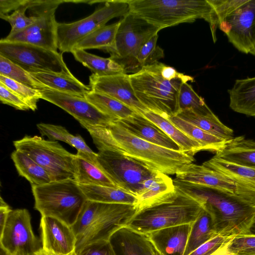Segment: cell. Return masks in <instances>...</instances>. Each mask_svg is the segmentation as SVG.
Masks as SVG:
<instances>
[{
    "instance_id": "obj_1",
    "label": "cell",
    "mask_w": 255,
    "mask_h": 255,
    "mask_svg": "<svg viewBox=\"0 0 255 255\" xmlns=\"http://www.w3.org/2000/svg\"><path fill=\"white\" fill-rule=\"evenodd\" d=\"M90 133L98 149H114L149 169L167 175L176 174L195 160L194 155L165 148L134 135L118 122L107 127L83 126Z\"/></svg>"
},
{
    "instance_id": "obj_2",
    "label": "cell",
    "mask_w": 255,
    "mask_h": 255,
    "mask_svg": "<svg viewBox=\"0 0 255 255\" xmlns=\"http://www.w3.org/2000/svg\"><path fill=\"white\" fill-rule=\"evenodd\" d=\"M176 189L204 204L219 234L236 236L251 234L255 227V208L235 196L173 179Z\"/></svg>"
},
{
    "instance_id": "obj_3",
    "label": "cell",
    "mask_w": 255,
    "mask_h": 255,
    "mask_svg": "<svg viewBox=\"0 0 255 255\" xmlns=\"http://www.w3.org/2000/svg\"><path fill=\"white\" fill-rule=\"evenodd\" d=\"M129 12L160 29L204 19L210 25L213 39L219 21L208 0H127Z\"/></svg>"
},
{
    "instance_id": "obj_4",
    "label": "cell",
    "mask_w": 255,
    "mask_h": 255,
    "mask_svg": "<svg viewBox=\"0 0 255 255\" xmlns=\"http://www.w3.org/2000/svg\"><path fill=\"white\" fill-rule=\"evenodd\" d=\"M136 210L135 205L87 200L71 226L76 238L75 253L88 245L110 241L116 231L127 226Z\"/></svg>"
},
{
    "instance_id": "obj_5",
    "label": "cell",
    "mask_w": 255,
    "mask_h": 255,
    "mask_svg": "<svg viewBox=\"0 0 255 255\" xmlns=\"http://www.w3.org/2000/svg\"><path fill=\"white\" fill-rule=\"evenodd\" d=\"M163 64L157 62L144 66L129 77L139 101L148 111L166 118L178 112V98L182 84L194 80L183 73L176 79L167 80L161 74Z\"/></svg>"
},
{
    "instance_id": "obj_6",
    "label": "cell",
    "mask_w": 255,
    "mask_h": 255,
    "mask_svg": "<svg viewBox=\"0 0 255 255\" xmlns=\"http://www.w3.org/2000/svg\"><path fill=\"white\" fill-rule=\"evenodd\" d=\"M176 190L173 195L137 210L127 227L147 234L163 228L192 224L205 209L204 204Z\"/></svg>"
},
{
    "instance_id": "obj_7",
    "label": "cell",
    "mask_w": 255,
    "mask_h": 255,
    "mask_svg": "<svg viewBox=\"0 0 255 255\" xmlns=\"http://www.w3.org/2000/svg\"><path fill=\"white\" fill-rule=\"evenodd\" d=\"M34 208L42 216L57 218L70 226L76 221L87 199L74 179L31 186Z\"/></svg>"
},
{
    "instance_id": "obj_8",
    "label": "cell",
    "mask_w": 255,
    "mask_h": 255,
    "mask_svg": "<svg viewBox=\"0 0 255 255\" xmlns=\"http://www.w3.org/2000/svg\"><path fill=\"white\" fill-rule=\"evenodd\" d=\"M119 22L110 57L122 66L126 73H135L141 69L137 59L141 48L161 29L129 11Z\"/></svg>"
},
{
    "instance_id": "obj_9",
    "label": "cell",
    "mask_w": 255,
    "mask_h": 255,
    "mask_svg": "<svg viewBox=\"0 0 255 255\" xmlns=\"http://www.w3.org/2000/svg\"><path fill=\"white\" fill-rule=\"evenodd\" d=\"M16 150L31 158L42 167L52 181L75 180V154L66 150L57 141L41 137L26 135L13 141Z\"/></svg>"
},
{
    "instance_id": "obj_10",
    "label": "cell",
    "mask_w": 255,
    "mask_h": 255,
    "mask_svg": "<svg viewBox=\"0 0 255 255\" xmlns=\"http://www.w3.org/2000/svg\"><path fill=\"white\" fill-rule=\"evenodd\" d=\"M98 150V166L117 187L136 197L144 181L158 173L117 150L106 147Z\"/></svg>"
},
{
    "instance_id": "obj_11",
    "label": "cell",
    "mask_w": 255,
    "mask_h": 255,
    "mask_svg": "<svg viewBox=\"0 0 255 255\" xmlns=\"http://www.w3.org/2000/svg\"><path fill=\"white\" fill-rule=\"evenodd\" d=\"M65 0H31L30 16H35L34 23L18 32L8 34L3 40L34 45L57 51V27L55 11Z\"/></svg>"
},
{
    "instance_id": "obj_12",
    "label": "cell",
    "mask_w": 255,
    "mask_h": 255,
    "mask_svg": "<svg viewBox=\"0 0 255 255\" xmlns=\"http://www.w3.org/2000/svg\"><path fill=\"white\" fill-rule=\"evenodd\" d=\"M0 55L28 72H48L73 76L62 53L29 44L0 40Z\"/></svg>"
},
{
    "instance_id": "obj_13",
    "label": "cell",
    "mask_w": 255,
    "mask_h": 255,
    "mask_svg": "<svg viewBox=\"0 0 255 255\" xmlns=\"http://www.w3.org/2000/svg\"><path fill=\"white\" fill-rule=\"evenodd\" d=\"M129 11L127 0L105 1L87 17L71 23H58L57 46L62 52H71L74 46L87 35L104 26L111 19L123 17Z\"/></svg>"
},
{
    "instance_id": "obj_14",
    "label": "cell",
    "mask_w": 255,
    "mask_h": 255,
    "mask_svg": "<svg viewBox=\"0 0 255 255\" xmlns=\"http://www.w3.org/2000/svg\"><path fill=\"white\" fill-rule=\"evenodd\" d=\"M0 246L11 255H34L42 249V243L33 232L27 210H12L9 213L0 233Z\"/></svg>"
},
{
    "instance_id": "obj_15",
    "label": "cell",
    "mask_w": 255,
    "mask_h": 255,
    "mask_svg": "<svg viewBox=\"0 0 255 255\" xmlns=\"http://www.w3.org/2000/svg\"><path fill=\"white\" fill-rule=\"evenodd\" d=\"M218 27L237 49L255 56V0H247Z\"/></svg>"
},
{
    "instance_id": "obj_16",
    "label": "cell",
    "mask_w": 255,
    "mask_h": 255,
    "mask_svg": "<svg viewBox=\"0 0 255 255\" xmlns=\"http://www.w3.org/2000/svg\"><path fill=\"white\" fill-rule=\"evenodd\" d=\"M41 99L62 109L84 126L107 127L117 120L99 111L85 97L45 89L40 90Z\"/></svg>"
},
{
    "instance_id": "obj_17",
    "label": "cell",
    "mask_w": 255,
    "mask_h": 255,
    "mask_svg": "<svg viewBox=\"0 0 255 255\" xmlns=\"http://www.w3.org/2000/svg\"><path fill=\"white\" fill-rule=\"evenodd\" d=\"M89 86L92 91L112 97L138 114L148 111L136 97L128 74L99 76L93 73L89 77Z\"/></svg>"
},
{
    "instance_id": "obj_18",
    "label": "cell",
    "mask_w": 255,
    "mask_h": 255,
    "mask_svg": "<svg viewBox=\"0 0 255 255\" xmlns=\"http://www.w3.org/2000/svg\"><path fill=\"white\" fill-rule=\"evenodd\" d=\"M202 164L231 179L235 184V196L255 208V168L238 165L214 156Z\"/></svg>"
},
{
    "instance_id": "obj_19",
    "label": "cell",
    "mask_w": 255,
    "mask_h": 255,
    "mask_svg": "<svg viewBox=\"0 0 255 255\" xmlns=\"http://www.w3.org/2000/svg\"><path fill=\"white\" fill-rule=\"evenodd\" d=\"M42 249L59 255H73L76 238L71 226L54 217L42 216L40 221Z\"/></svg>"
},
{
    "instance_id": "obj_20",
    "label": "cell",
    "mask_w": 255,
    "mask_h": 255,
    "mask_svg": "<svg viewBox=\"0 0 255 255\" xmlns=\"http://www.w3.org/2000/svg\"><path fill=\"white\" fill-rule=\"evenodd\" d=\"M174 180L235 196V184L222 173L204 165L190 163L179 171Z\"/></svg>"
},
{
    "instance_id": "obj_21",
    "label": "cell",
    "mask_w": 255,
    "mask_h": 255,
    "mask_svg": "<svg viewBox=\"0 0 255 255\" xmlns=\"http://www.w3.org/2000/svg\"><path fill=\"white\" fill-rule=\"evenodd\" d=\"M118 122L127 130L144 140L165 148L180 151L178 145L172 139L142 114L135 113Z\"/></svg>"
},
{
    "instance_id": "obj_22",
    "label": "cell",
    "mask_w": 255,
    "mask_h": 255,
    "mask_svg": "<svg viewBox=\"0 0 255 255\" xmlns=\"http://www.w3.org/2000/svg\"><path fill=\"white\" fill-rule=\"evenodd\" d=\"M192 224L163 228L146 234L163 255H184Z\"/></svg>"
},
{
    "instance_id": "obj_23",
    "label": "cell",
    "mask_w": 255,
    "mask_h": 255,
    "mask_svg": "<svg viewBox=\"0 0 255 255\" xmlns=\"http://www.w3.org/2000/svg\"><path fill=\"white\" fill-rule=\"evenodd\" d=\"M110 241L117 255H151L153 248L147 235L127 226L116 231Z\"/></svg>"
},
{
    "instance_id": "obj_24",
    "label": "cell",
    "mask_w": 255,
    "mask_h": 255,
    "mask_svg": "<svg viewBox=\"0 0 255 255\" xmlns=\"http://www.w3.org/2000/svg\"><path fill=\"white\" fill-rule=\"evenodd\" d=\"M214 156L238 165L255 168V141L243 135L234 137Z\"/></svg>"
},
{
    "instance_id": "obj_25",
    "label": "cell",
    "mask_w": 255,
    "mask_h": 255,
    "mask_svg": "<svg viewBox=\"0 0 255 255\" xmlns=\"http://www.w3.org/2000/svg\"><path fill=\"white\" fill-rule=\"evenodd\" d=\"M176 192L173 180L167 174L158 172L143 183L142 190L136 196L137 210L166 199Z\"/></svg>"
},
{
    "instance_id": "obj_26",
    "label": "cell",
    "mask_w": 255,
    "mask_h": 255,
    "mask_svg": "<svg viewBox=\"0 0 255 255\" xmlns=\"http://www.w3.org/2000/svg\"><path fill=\"white\" fill-rule=\"evenodd\" d=\"M97 156L77 151L75 158V181L79 185L117 187L97 165Z\"/></svg>"
},
{
    "instance_id": "obj_27",
    "label": "cell",
    "mask_w": 255,
    "mask_h": 255,
    "mask_svg": "<svg viewBox=\"0 0 255 255\" xmlns=\"http://www.w3.org/2000/svg\"><path fill=\"white\" fill-rule=\"evenodd\" d=\"M228 93L233 111L255 118V77L237 79Z\"/></svg>"
},
{
    "instance_id": "obj_28",
    "label": "cell",
    "mask_w": 255,
    "mask_h": 255,
    "mask_svg": "<svg viewBox=\"0 0 255 255\" xmlns=\"http://www.w3.org/2000/svg\"><path fill=\"white\" fill-rule=\"evenodd\" d=\"M30 74L47 89L82 97H85L91 91L89 86L82 83L74 75L65 76L48 72L31 73Z\"/></svg>"
},
{
    "instance_id": "obj_29",
    "label": "cell",
    "mask_w": 255,
    "mask_h": 255,
    "mask_svg": "<svg viewBox=\"0 0 255 255\" xmlns=\"http://www.w3.org/2000/svg\"><path fill=\"white\" fill-rule=\"evenodd\" d=\"M156 125L179 147L180 151L192 155L203 150L202 146L190 138L166 118L150 111L142 114Z\"/></svg>"
},
{
    "instance_id": "obj_30",
    "label": "cell",
    "mask_w": 255,
    "mask_h": 255,
    "mask_svg": "<svg viewBox=\"0 0 255 255\" xmlns=\"http://www.w3.org/2000/svg\"><path fill=\"white\" fill-rule=\"evenodd\" d=\"M87 200L105 203L136 205V197L119 188L100 185H79Z\"/></svg>"
},
{
    "instance_id": "obj_31",
    "label": "cell",
    "mask_w": 255,
    "mask_h": 255,
    "mask_svg": "<svg viewBox=\"0 0 255 255\" xmlns=\"http://www.w3.org/2000/svg\"><path fill=\"white\" fill-rule=\"evenodd\" d=\"M190 138L198 142L203 150L215 153L222 150L227 141L213 135L194 125L173 115L166 118Z\"/></svg>"
},
{
    "instance_id": "obj_32",
    "label": "cell",
    "mask_w": 255,
    "mask_h": 255,
    "mask_svg": "<svg viewBox=\"0 0 255 255\" xmlns=\"http://www.w3.org/2000/svg\"><path fill=\"white\" fill-rule=\"evenodd\" d=\"M120 25L119 21L105 25L90 33L81 39L73 49H100L110 53L114 48L116 34Z\"/></svg>"
},
{
    "instance_id": "obj_33",
    "label": "cell",
    "mask_w": 255,
    "mask_h": 255,
    "mask_svg": "<svg viewBox=\"0 0 255 255\" xmlns=\"http://www.w3.org/2000/svg\"><path fill=\"white\" fill-rule=\"evenodd\" d=\"M175 115L226 141L234 137L233 129L222 123L216 115L214 117L202 116L191 110L180 111Z\"/></svg>"
},
{
    "instance_id": "obj_34",
    "label": "cell",
    "mask_w": 255,
    "mask_h": 255,
    "mask_svg": "<svg viewBox=\"0 0 255 255\" xmlns=\"http://www.w3.org/2000/svg\"><path fill=\"white\" fill-rule=\"evenodd\" d=\"M11 158L19 175L28 180L31 186L52 181L46 171L26 154L15 149L12 152Z\"/></svg>"
},
{
    "instance_id": "obj_35",
    "label": "cell",
    "mask_w": 255,
    "mask_h": 255,
    "mask_svg": "<svg viewBox=\"0 0 255 255\" xmlns=\"http://www.w3.org/2000/svg\"><path fill=\"white\" fill-rule=\"evenodd\" d=\"M71 53L77 61L97 75L108 76L125 73L123 67L110 57H101L81 49H73Z\"/></svg>"
},
{
    "instance_id": "obj_36",
    "label": "cell",
    "mask_w": 255,
    "mask_h": 255,
    "mask_svg": "<svg viewBox=\"0 0 255 255\" xmlns=\"http://www.w3.org/2000/svg\"><path fill=\"white\" fill-rule=\"evenodd\" d=\"M85 97L101 113L117 121L126 119L136 113L120 101L101 93L91 91Z\"/></svg>"
},
{
    "instance_id": "obj_37",
    "label": "cell",
    "mask_w": 255,
    "mask_h": 255,
    "mask_svg": "<svg viewBox=\"0 0 255 255\" xmlns=\"http://www.w3.org/2000/svg\"><path fill=\"white\" fill-rule=\"evenodd\" d=\"M218 234L214 228L210 215L204 209L192 224L184 255H188Z\"/></svg>"
},
{
    "instance_id": "obj_38",
    "label": "cell",
    "mask_w": 255,
    "mask_h": 255,
    "mask_svg": "<svg viewBox=\"0 0 255 255\" xmlns=\"http://www.w3.org/2000/svg\"><path fill=\"white\" fill-rule=\"evenodd\" d=\"M178 113L183 110H191L202 116H216L206 105L204 99L196 93L191 85L187 82L183 83L180 87L178 98Z\"/></svg>"
},
{
    "instance_id": "obj_39",
    "label": "cell",
    "mask_w": 255,
    "mask_h": 255,
    "mask_svg": "<svg viewBox=\"0 0 255 255\" xmlns=\"http://www.w3.org/2000/svg\"><path fill=\"white\" fill-rule=\"evenodd\" d=\"M0 75L33 89L39 90L47 89L45 85L32 77L30 73L1 55H0Z\"/></svg>"
},
{
    "instance_id": "obj_40",
    "label": "cell",
    "mask_w": 255,
    "mask_h": 255,
    "mask_svg": "<svg viewBox=\"0 0 255 255\" xmlns=\"http://www.w3.org/2000/svg\"><path fill=\"white\" fill-rule=\"evenodd\" d=\"M0 83L22 100L33 111L37 109V103L41 99L39 90L29 87L5 76L0 75Z\"/></svg>"
},
{
    "instance_id": "obj_41",
    "label": "cell",
    "mask_w": 255,
    "mask_h": 255,
    "mask_svg": "<svg viewBox=\"0 0 255 255\" xmlns=\"http://www.w3.org/2000/svg\"><path fill=\"white\" fill-rule=\"evenodd\" d=\"M31 0H26L25 3L10 14L0 15V17L7 21L11 26L8 34H12L26 28L36 19L35 16H27L25 11L29 8Z\"/></svg>"
},
{
    "instance_id": "obj_42",
    "label": "cell",
    "mask_w": 255,
    "mask_h": 255,
    "mask_svg": "<svg viewBox=\"0 0 255 255\" xmlns=\"http://www.w3.org/2000/svg\"><path fill=\"white\" fill-rule=\"evenodd\" d=\"M158 37V34H155L141 48L137 57L141 68L156 63L163 58V50L156 44Z\"/></svg>"
},
{
    "instance_id": "obj_43",
    "label": "cell",
    "mask_w": 255,
    "mask_h": 255,
    "mask_svg": "<svg viewBox=\"0 0 255 255\" xmlns=\"http://www.w3.org/2000/svg\"><path fill=\"white\" fill-rule=\"evenodd\" d=\"M232 255H255V234H241L234 236L226 245Z\"/></svg>"
},
{
    "instance_id": "obj_44",
    "label": "cell",
    "mask_w": 255,
    "mask_h": 255,
    "mask_svg": "<svg viewBox=\"0 0 255 255\" xmlns=\"http://www.w3.org/2000/svg\"><path fill=\"white\" fill-rule=\"evenodd\" d=\"M235 236L218 234L204 243L188 255H211L227 245Z\"/></svg>"
},
{
    "instance_id": "obj_45",
    "label": "cell",
    "mask_w": 255,
    "mask_h": 255,
    "mask_svg": "<svg viewBox=\"0 0 255 255\" xmlns=\"http://www.w3.org/2000/svg\"><path fill=\"white\" fill-rule=\"evenodd\" d=\"M213 6L219 24L247 0H208ZM219 26V25H218Z\"/></svg>"
},
{
    "instance_id": "obj_46",
    "label": "cell",
    "mask_w": 255,
    "mask_h": 255,
    "mask_svg": "<svg viewBox=\"0 0 255 255\" xmlns=\"http://www.w3.org/2000/svg\"><path fill=\"white\" fill-rule=\"evenodd\" d=\"M37 127L41 135L47 136L50 140H60L68 143L71 133L65 128L45 123L38 124Z\"/></svg>"
},
{
    "instance_id": "obj_47",
    "label": "cell",
    "mask_w": 255,
    "mask_h": 255,
    "mask_svg": "<svg viewBox=\"0 0 255 255\" xmlns=\"http://www.w3.org/2000/svg\"><path fill=\"white\" fill-rule=\"evenodd\" d=\"M73 255H117L110 241H103L88 245Z\"/></svg>"
},
{
    "instance_id": "obj_48",
    "label": "cell",
    "mask_w": 255,
    "mask_h": 255,
    "mask_svg": "<svg viewBox=\"0 0 255 255\" xmlns=\"http://www.w3.org/2000/svg\"><path fill=\"white\" fill-rule=\"evenodd\" d=\"M0 100L3 104L19 110H30L27 105L18 96L0 83Z\"/></svg>"
},
{
    "instance_id": "obj_49",
    "label": "cell",
    "mask_w": 255,
    "mask_h": 255,
    "mask_svg": "<svg viewBox=\"0 0 255 255\" xmlns=\"http://www.w3.org/2000/svg\"><path fill=\"white\" fill-rule=\"evenodd\" d=\"M68 144L75 147L77 151L81 152L92 157H96L97 153L94 152L86 143L80 135H70Z\"/></svg>"
},
{
    "instance_id": "obj_50",
    "label": "cell",
    "mask_w": 255,
    "mask_h": 255,
    "mask_svg": "<svg viewBox=\"0 0 255 255\" xmlns=\"http://www.w3.org/2000/svg\"><path fill=\"white\" fill-rule=\"evenodd\" d=\"M26 0H0V15L8 14V13L13 11L22 5Z\"/></svg>"
},
{
    "instance_id": "obj_51",
    "label": "cell",
    "mask_w": 255,
    "mask_h": 255,
    "mask_svg": "<svg viewBox=\"0 0 255 255\" xmlns=\"http://www.w3.org/2000/svg\"><path fill=\"white\" fill-rule=\"evenodd\" d=\"M12 210L10 208L8 205L5 202L2 198L0 197V233H1L4 228L7 221L9 213Z\"/></svg>"
},
{
    "instance_id": "obj_52",
    "label": "cell",
    "mask_w": 255,
    "mask_h": 255,
    "mask_svg": "<svg viewBox=\"0 0 255 255\" xmlns=\"http://www.w3.org/2000/svg\"><path fill=\"white\" fill-rule=\"evenodd\" d=\"M215 255H232L227 250L226 245L214 253Z\"/></svg>"
},
{
    "instance_id": "obj_53",
    "label": "cell",
    "mask_w": 255,
    "mask_h": 255,
    "mask_svg": "<svg viewBox=\"0 0 255 255\" xmlns=\"http://www.w3.org/2000/svg\"><path fill=\"white\" fill-rule=\"evenodd\" d=\"M34 255H59L48 251H46L43 249H41L37 252Z\"/></svg>"
},
{
    "instance_id": "obj_54",
    "label": "cell",
    "mask_w": 255,
    "mask_h": 255,
    "mask_svg": "<svg viewBox=\"0 0 255 255\" xmlns=\"http://www.w3.org/2000/svg\"><path fill=\"white\" fill-rule=\"evenodd\" d=\"M151 255H163L159 251H158L155 247L153 246V248Z\"/></svg>"
},
{
    "instance_id": "obj_55",
    "label": "cell",
    "mask_w": 255,
    "mask_h": 255,
    "mask_svg": "<svg viewBox=\"0 0 255 255\" xmlns=\"http://www.w3.org/2000/svg\"><path fill=\"white\" fill-rule=\"evenodd\" d=\"M0 247V255H11L8 252H7L5 249H4L2 247Z\"/></svg>"
}]
</instances>
